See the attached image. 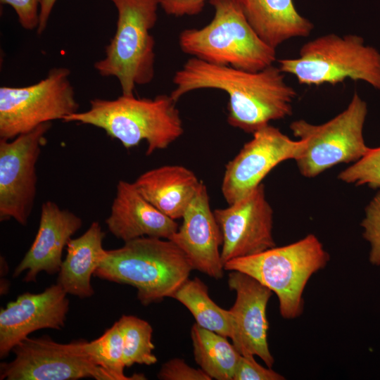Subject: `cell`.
<instances>
[{"label": "cell", "mask_w": 380, "mask_h": 380, "mask_svg": "<svg viewBox=\"0 0 380 380\" xmlns=\"http://www.w3.org/2000/svg\"><path fill=\"white\" fill-rule=\"evenodd\" d=\"M338 179L349 184L380 189V146L370 148L363 157L342 170Z\"/></svg>", "instance_id": "26"}, {"label": "cell", "mask_w": 380, "mask_h": 380, "mask_svg": "<svg viewBox=\"0 0 380 380\" xmlns=\"http://www.w3.org/2000/svg\"><path fill=\"white\" fill-rule=\"evenodd\" d=\"M51 122L6 140L0 139V220L26 226L37 194L36 165Z\"/></svg>", "instance_id": "11"}, {"label": "cell", "mask_w": 380, "mask_h": 380, "mask_svg": "<svg viewBox=\"0 0 380 380\" xmlns=\"http://www.w3.org/2000/svg\"><path fill=\"white\" fill-rule=\"evenodd\" d=\"M193 270L188 257L173 241L144 236L106 250L94 276L134 287L138 300L148 305L172 298Z\"/></svg>", "instance_id": "3"}, {"label": "cell", "mask_w": 380, "mask_h": 380, "mask_svg": "<svg viewBox=\"0 0 380 380\" xmlns=\"http://www.w3.org/2000/svg\"><path fill=\"white\" fill-rule=\"evenodd\" d=\"M176 101L170 95L153 99L124 95L115 99L96 98L87 110L76 112L63 121L102 129L125 148L147 144L146 156L167 148L179 138L183 124Z\"/></svg>", "instance_id": "2"}, {"label": "cell", "mask_w": 380, "mask_h": 380, "mask_svg": "<svg viewBox=\"0 0 380 380\" xmlns=\"http://www.w3.org/2000/svg\"><path fill=\"white\" fill-rule=\"evenodd\" d=\"M227 284L236 295L229 310L232 344L240 355L258 356L267 367H272L274 359L268 346L266 310L273 292L253 277L239 271H230Z\"/></svg>", "instance_id": "14"}, {"label": "cell", "mask_w": 380, "mask_h": 380, "mask_svg": "<svg viewBox=\"0 0 380 380\" xmlns=\"http://www.w3.org/2000/svg\"><path fill=\"white\" fill-rule=\"evenodd\" d=\"M85 344L84 340L61 343L48 336H28L13 349V360L1 363L0 379L113 380L108 372L93 362Z\"/></svg>", "instance_id": "10"}, {"label": "cell", "mask_w": 380, "mask_h": 380, "mask_svg": "<svg viewBox=\"0 0 380 380\" xmlns=\"http://www.w3.org/2000/svg\"><path fill=\"white\" fill-rule=\"evenodd\" d=\"M170 96L177 101L194 90L215 89L229 96L227 122L253 134L272 120L292 113L296 91L289 85L284 73L274 65L258 71H248L189 58L172 79Z\"/></svg>", "instance_id": "1"}, {"label": "cell", "mask_w": 380, "mask_h": 380, "mask_svg": "<svg viewBox=\"0 0 380 380\" xmlns=\"http://www.w3.org/2000/svg\"><path fill=\"white\" fill-rule=\"evenodd\" d=\"M123 340L125 367L134 364L152 365L158 359L153 353V328L146 320L134 315H122L117 321Z\"/></svg>", "instance_id": "24"}, {"label": "cell", "mask_w": 380, "mask_h": 380, "mask_svg": "<svg viewBox=\"0 0 380 380\" xmlns=\"http://www.w3.org/2000/svg\"><path fill=\"white\" fill-rule=\"evenodd\" d=\"M133 183L147 201L175 220L182 217L201 181L189 168L172 165L149 170Z\"/></svg>", "instance_id": "19"}, {"label": "cell", "mask_w": 380, "mask_h": 380, "mask_svg": "<svg viewBox=\"0 0 380 380\" xmlns=\"http://www.w3.org/2000/svg\"><path fill=\"white\" fill-rule=\"evenodd\" d=\"M104 237L100 224L93 222L84 234L68 241L56 282L68 294L80 298L94 295L91 278L105 256Z\"/></svg>", "instance_id": "21"}, {"label": "cell", "mask_w": 380, "mask_h": 380, "mask_svg": "<svg viewBox=\"0 0 380 380\" xmlns=\"http://www.w3.org/2000/svg\"><path fill=\"white\" fill-rule=\"evenodd\" d=\"M42 0H0L15 11L18 22L25 30H37L39 23V11Z\"/></svg>", "instance_id": "30"}, {"label": "cell", "mask_w": 380, "mask_h": 380, "mask_svg": "<svg viewBox=\"0 0 380 380\" xmlns=\"http://www.w3.org/2000/svg\"><path fill=\"white\" fill-rule=\"evenodd\" d=\"M57 0H42L39 11V23L37 29V32L42 34L47 26V23Z\"/></svg>", "instance_id": "32"}, {"label": "cell", "mask_w": 380, "mask_h": 380, "mask_svg": "<svg viewBox=\"0 0 380 380\" xmlns=\"http://www.w3.org/2000/svg\"><path fill=\"white\" fill-rule=\"evenodd\" d=\"M70 70L54 68L38 82L0 88V139L11 140L78 111Z\"/></svg>", "instance_id": "9"}, {"label": "cell", "mask_w": 380, "mask_h": 380, "mask_svg": "<svg viewBox=\"0 0 380 380\" xmlns=\"http://www.w3.org/2000/svg\"><path fill=\"white\" fill-rule=\"evenodd\" d=\"M286 378L271 367L257 362L253 355H240L233 380H284Z\"/></svg>", "instance_id": "28"}, {"label": "cell", "mask_w": 380, "mask_h": 380, "mask_svg": "<svg viewBox=\"0 0 380 380\" xmlns=\"http://www.w3.org/2000/svg\"><path fill=\"white\" fill-rule=\"evenodd\" d=\"M118 11L115 34L106 56L94 63L103 77H116L122 94L134 95L137 85L150 83L155 75V39L158 0H110Z\"/></svg>", "instance_id": "6"}, {"label": "cell", "mask_w": 380, "mask_h": 380, "mask_svg": "<svg viewBox=\"0 0 380 380\" xmlns=\"http://www.w3.org/2000/svg\"><path fill=\"white\" fill-rule=\"evenodd\" d=\"M172 298L188 309L197 324L222 336L230 337L229 310L220 308L212 300L208 286L199 278L188 279Z\"/></svg>", "instance_id": "23"}, {"label": "cell", "mask_w": 380, "mask_h": 380, "mask_svg": "<svg viewBox=\"0 0 380 380\" xmlns=\"http://www.w3.org/2000/svg\"><path fill=\"white\" fill-rule=\"evenodd\" d=\"M209 0H158L165 13L175 17L196 15L202 12Z\"/></svg>", "instance_id": "31"}, {"label": "cell", "mask_w": 380, "mask_h": 380, "mask_svg": "<svg viewBox=\"0 0 380 380\" xmlns=\"http://www.w3.org/2000/svg\"><path fill=\"white\" fill-rule=\"evenodd\" d=\"M329 260L319 239L309 234L291 243L231 260L224 268L248 274L269 288L277 296L281 316L292 319L303 312V293L310 279Z\"/></svg>", "instance_id": "5"}, {"label": "cell", "mask_w": 380, "mask_h": 380, "mask_svg": "<svg viewBox=\"0 0 380 380\" xmlns=\"http://www.w3.org/2000/svg\"><path fill=\"white\" fill-rule=\"evenodd\" d=\"M67 293L58 284L38 293L25 292L0 311V357L39 329H61L69 310Z\"/></svg>", "instance_id": "15"}, {"label": "cell", "mask_w": 380, "mask_h": 380, "mask_svg": "<svg viewBox=\"0 0 380 380\" xmlns=\"http://www.w3.org/2000/svg\"><path fill=\"white\" fill-rule=\"evenodd\" d=\"M360 226L362 236L369 244V261L380 266V191L366 205Z\"/></svg>", "instance_id": "27"}, {"label": "cell", "mask_w": 380, "mask_h": 380, "mask_svg": "<svg viewBox=\"0 0 380 380\" xmlns=\"http://www.w3.org/2000/svg\"><path fill=\"white\" fill-rule=\"evenodd\" d=\"M214 17L205 26L182 31L179 46L205 62L248 71L274 65L276 49L265 44L248 22L238 0H209Z\"/></svg>", "instance_id": "4"}, {"label": "cell", "mask_w": 380, "mask_h": 380, "mask_svg": "<svg viewBox=\"0 0 380 380\" xmlns=\"http://www.w3.org/2000/svg\"><path fill=\"white\" fill-rule=\"evenodd\" d=\"M158 378L161 380H211L201 369L188 365L180 358H173L165 362L160 369Z\"/></svg>", "instance_id": "29"}, {"label": "cell", "mask_w": 380, "mask_h": 380, "mask_svg": "<svg viewBox=\"0 0 380 380\" xmlns=\"http://www.w3.org/2000/svg\"><path fill=\"white\" fill-rule=\"evenodd\" d=\"M194 357L212 379L233 380L240 353L227 337L195 323L191 329Z\"/></svg>", "instance_id": "22"}, {"label": "cell", "mask_w": 380, "mask_h": 380, "mask_svg": "<svg viewBox=\"0 0 380 380\" xmlns=\"http://www.w3.org/2000/svg\"><path fill=\"white\" fill-rule=\"evenodd\" d=\"M85 348L93 362L108 372L113 380L146 379L142 374H124L123 340L117 322L97 338L86 341Z\"/></svg>", "instance_id": "25"}, {"label": "cell", "mask_w": 380, "mask_h": 380, "mask_svg": "<svg viewBox=\"0 0 380 380\" xmlns=\"http://www.w3.org/2000/svg\"><path fill=\"white\" fill-rule=\"evenodd\" d=\"M279 68L303 85L363 81L380 90V52L356 34L330 33L304 44L299 56L279 59Z\"/></svg>", "instance_id": "7"}, {"label": "cell", "mask_w": 380, "mask_h": 380, "mask_svg": "<svg viewBox=\"0 0 380 380\" xmlns=\"http://www.w3.org/2000/svg\"><path fill=\"white\" fill-rule=\"evenodd\" d=\"M367 115L366 102L355 92L346 109L324 123L292 122L293 136L305 141L294 160L300 173L312 178L336 165L355 163L363 157L370 149L363 137Z\"/></svg>", "instance_id": "8"}, {"label": "cell", "mask_w": 380, "mask_h": 380, "mask_svg": "<svg viewBox=\"0 0 380 380\" xmlns=\"http://www.w3.org/2000/svg\"><path fill=\"white\" fill-rule=\"evenodd\" d=\"M82 226V220L75 213L61 209L51 201L41 208L37 233L30 249L15 267L13 277L26 272L25 282H35L37 275L59 272L63 249L71 236Z\"/></svg>", "instance_id": "17"}, {"label": "cell", "mask_w": 380, "mask_h": 380, "mask_svg": "<svg viewBox=\"0 0 380 380\" xmlns=\"http://www.w3.org/2000/svg\"><path fill=\"white\" fill-rule=\"evenodd\" d=\"M213 212L222 235L224 265L276 246L272 234L273 210L262 183L227 207Z\"/></svg>", "instance_id": "13"}, {"label": "cell", "mask_w": 380, "mask_h": 380, "mask_svg": "<svg viewBox=\"0 0 380 380\" xmlns=\"http://www.w3.org/2000/svg\"><path fill=\"white\" fill-rule=\"evenodd\" d=\"M182 218V225L169 239L185 253L194 270L221 279L224 271L220 250L222 235L202 181Z\"/></svg>", "instance_id": "16"}, {"label": "cell", "mask_w": 380, "mask_h": 380, "mask_svg": "<svg viewBox=\"0 0 380 380\" xmlns=\"http://www.w3.org/2000/svg\"><path fill=\"white\" fill-rule=\"evenodd\" d=\"M259 37L276 49L284 42L306 37L314 25L296 9L293 0H238Z\"/></svg>", "instance_id": "20"}, {"label": "cell", "mask_w": 380, "mask_h": 380, "mask_svg": "<svg viewBox=\"0 0 380 380\" xmlns=\"http://www.w3.org/2000/svg\"><path fill=\"white\" fill-rule=\"evenodd\" d=\"M106 223L110 232L124 242L144 236L169 239L179 228L176 221L147 201L134 183L124 180L117 184Z\"/></svg>", "instance_id": "18"}, {"label": "cell", "mask_w": 380, "mask_h": 380, "mask_svg": "<svg viewBox=\"0 0 380 380\" xmlns=\"http://www.w3.org/2000/svg\"><path fill=\"white\" fill-rule=\"evenodd\" d=\"M252 135L225 166L221 191L228 204L253 191L281 163L295 160L305 147L303 140H293L270 124Z\"/></svg>", "instance_id": "12"}]
</instances>
